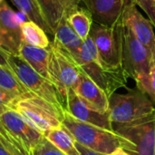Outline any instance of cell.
<instances>
[{"instance_id": "obj_14", "label": "cell", "mask_w": 155, "mask_h": 155, "mask_svg": "<svg viewBox=\"0 0 155 155\" xmlns=\"http://www.w3.org/2000/svg\"><path fill=\"white\" fill-rule=\"evenodd\" d=\"M21 23L17 14L5 0L0 3V30L10 47L11 54L19 55L20 45L24 41Z\"/></svg>"}, {"instance_id": "obj_30", "label": "cell", "mask_w": 155, "mask_h": 155, "mask_svg": "<svg viewBox=\"0 0 155 155\" xmlns=\"http://www.w3.org/2000/svg\"><path fill=\"white\" fill-rule=\"evenodd\" d=\"M75 144H76V147L79 150L81 155H104L102 154V153H96V152H94V151H92V150H90V149H88L86 147H84L83 145L77 143L76 142H75Z\"/></svg>"}, {"instance_id": "obj_8", "label": "cell", "mask_w": 155, "mask_h": 155, "mask_svg": "<svg viewBox=\"0 0 155 155\" xmlns=\"http://www.w3.org/2000/svg\"><path fill=\"white\" fill-rule=\"evenodd\" d=\"M113 126L118 134L134 144L130 154L155 155V110L134 122Z\"/></svg>"}, {"instance_id": "obj_15", "label": "cell", "mask_w": 155, "mask_h": 155, "mask_svg": "<svg viewBox=\"0 0 155 155\" xmlns=\"http://www.w3.org/2000/svg\"><path fill=\"white\" fill-rule=\"evenodd\" d=\"M74 90L88 105L94 110L100 113L108 112L109 97L82 70L80 71L78 83Z\"/></svg>"}, {"instance_id": "obj_9", "label": "cell", "mask_w": 155, "mask_h": 155, "mask_svg": "<svg viewBox=\"0 0 155 155\" xmlns=\"http://www.w3.org/2000/svg\"><path fill=\"white\" fill-rule=\"evenodd\" d=\"M80 69L92 79L108 97L112 96L116 90L127 85L128 78L123 67H112L106 64L100 54L92 60L79 64Z\"/></svg>"}, {"instance_id": "obj_12", "label": "cell", "mask_w": 155, "mask_h": 155, "mask_svg": "<svg viewBox=\"0 0 155 155\" xmlns=\"http://www.w3.org/2000/svg\"><path fill=\"white\" fill-rule=\"evenodd\" d=\"M0 121L5 128L22 143L30 155L45 137L43 134L28 124L14 110H8L0 115Z\"/></svg>"}, {"instance_id": "obj_22", "label": "cell", "mask_w": 155, "mask_h": 155, "mask_svg": "<svg viewBox=\"0 0 155 155\" xmlns=\"http://www.w3.org/2000/svg\"><path fill=\"white\" fill-rule=\"evenodd\" d=\"M66 18L70 25L83 40L88 37L94 22L87 9L79 8Z\"/></svg>"}, {"instance_id": "obj_29", "label": "cell", "mask_w": 155, "mask_h": 155, "mask_svg": "<svg viewBox=\"0 0 155 155\" xmlns=\"http://www.w3.org/2000/svg\"><path fill=\"white\" fill-rule=\"evenodd\" d=\"M64 12V16L68 17L71 14L78 10L80 7V3L82 0H59Z\"/></svg>"}, {"instance_id": "obj_34", "label": "cell", "mask_w": 155, "mask_h": 155, "mask_svg": "<svg viewBox=\"0 0 155 155\" xmlns=\"http://www.w3.org/2000/svg\"><path fill=\"white\" fill-rule=\"evenodd\" d=\"M0 155H12L7 150H5L4 147H3V145L0 143Z\"/></svg>"}, {"instance_id": "obj_1", "label": "cell", "mask_w": 155, "mask_h": 155, "mask_svg": "<svg viewBox=\"0 0 155 155\" xmlns=\"http://www.w3.org/2000/svg\"><path fill=\"white\" fill-rule=\"evenodd\" d=\"M62 125L70 133L74 141L94 152L109 155L117 148H124L128 153L134 144L118 134L115 131H109L90 124L78 121L64 112Z\"/></svg>"}, {"instance_id": "obj_23", "label": "cell", "mask_w": 155, "mask_h": 155, "mask_svg": "<svg viewBox=\"0 0 155 155\" xmlns=\"http://www.w3.org/2000/svg\"><path fill=\"white\" fill-rule=\"evenodd\" d=\"M0 88L10 92L18 97L32 94L27 90L10 68L0 65Z\"/></svg>"}, {"instance_id": "obj_18", "label": "cell", "mask_w": 155, "mask_h": 155, "mask_svg": "<svg viewBox=\"0 0 155 155\" xmlns=\"http://www.w3.org/2000/svg\"><path fill=\"white\" fill-rule=\"evenodd\" d=\"M44 136L65 155H81L74 139L63 125L45 133Z\"/></svg>"}, {"instance_id": "obj_28", "label": "cell", "mask_w": 155, "mask_h": 155, "mask_svg": "<svg viewBox=\"0 0 155 155\" xmlns=\"http://www.w3.org/2000/svg\"><path fill=\"white\" fill-rule=\"evenodd\" d=\"M145 94L150 97V99L154 102L155 101V64L153 61L152 62L150 75L148 79L147 87L145 89Z\"/></svg>"}, {"instance_id": "obj_33", "label": "cell", "mask_w": 155, "mask_h": 155, "mask_svg": "<svg viewBox=\"0 0 155 155\" xmlns=\"http://www.w3.org/2000/svg\"><path fill=\"white\" fill-rule=\"evenodd\" d=\"M109 155H131L127 151H125L124 148L120 147V148H117L115 151H114L112 153H110Z\"/></svg>"}, {"instance_id": "obj_36", "label": "cell", "mask_w": 155, "mask_h": 155, "mask_svg": "<svg viewBox=\"0 0 155 155\" xmlns=\"http://www.w3.org/2000/svg\"><path fill=\"white\" fill-rule=\"evenodd\" d=\"M3 1H4V0H0V3H2Z\"/></svg>"}, {"instance_id": "obj_35", "label": "cell", "mask_w": 155, "mask_h": 155, "mask_svg": "<svg viewBox=\"0 0 155 155\" xmlns=\"http://www.w3.org/2000/svg\"><path fill=\"white\" fill-rule=\"evenodd\" d=\"M153 63L155 64V54H154V55H153Z\"/></svg>"}, {"instance_id": "obj_11", "label": "cell", "mask_w": 155, "mask_h": 155, "mask_svg": "<svg viewBox=\"0 0 155 155\" xmlns=\"http://www.w3.org/2000/svg\"><path fill=\"white\" fill-rule=\"evenodd\" d=\"M65 112L83 123L90 124L109 131H114L108 113H100L92 108L74 89H70L67 92Z\"/></svg>"}, {"instance_id": "obj_20", "label": "cell", "mask_w": 155, "mask_h": 155, "mask_svg": "<svg viewBox=\"0 0 155 155\" xmlns=\"http://www.w3.org/2000/svg\"><path fill=\"white\" fill-rule=\"evenodd\" d=\"M23 40L30 45L39 48H48L50 41L46 33L35 23L26 20L21 23Z\"/></svg>"}, {"instance_id": "obj_21", "label": "cell", "mask_w": 155, "mask_h": 155, "mask_svg": "<svg viewBox=\"0 0 155 155\" xmlns=\"http://www.w3.org/2000/svg\"><path fill=\"white\" fill-rule=\"evenodd\" d=\"M11 1L16 6L19 12L25 16L27 20L35 23L45 33L54 35L53 30L45 21L35 0H11Z\"/></svg>"}, {"instance_id": "obj_24", "label": "cell", "mask_w": 155, "mask_h": 155, "mask_svg": "<svg viewBox=\"0 0 155 155\" xmlns=\"http://www.w3.org/2000/svg\"><path fill=\"white\" fill-rule=\"evenodd\" d=\"M0 143L12 155H30L22 143L0 121Z\"/></svg>"}, {"instance_id": "obj_19", "label": "cell", "mask_w": 155, "mask_h": 155, "mask_svg": "<svg viewBox=\"0 0 155 155\" xmlns=\"http://www.w3.org/2000/svg\"><path fill=\"white\" fill-rule=\"evenodd\" d=\"M45 21L51 27L54 32L60 23V21L65 17L64 9L59 0H35Z\"/></svg>"}, {"instance_id": "obj_10", "label": "cell", "mask_w": 155, "mask_h": 155, "mask_svg": "<svg viewBox=\"0 0 155 155\" xmlns=\"http://www.w3.org/2000/svg\"><path fill=\"white\" fill-rule=\"evenodd\" d=\"M90 13L93 22L98 25L113 27L124 23V12L133 0H82Z\"/></svg>"}, {"instance_id": "obj_26", "label": "cell", "mask_w": 155, "mask_h": 155, "mask_svg": "<svg viewBox=\"0 0 155 155\" xmlns=\"http://www.w3.org/2000/svg\"><path fill=\"white\" fill-rule=\"evenodd\" d=\"M18 98L20 97L0 88V115L5 114L8 110H12L15 102Z\"/></svg>"}, {"instance_id": "obj_16", "label": "cell", "mask_w": 155, "mask_h": 155, "mask_svg": "<svg viewBox=\"0 0 155 155\" xmlns=\"http://www.w3.org/2000/svg\"><path fill=\"white\" fill-rule=\"evenodd\" d=\"M50 50L48 48H39L22 42L19 49V56L24 59L34 70L43 77L49 80L48 62ZM50 81V80H49Z\"/></svg>"}, {"instance_id": "obj_27", "label": "cell", "mask_w": 155, "mask_h": 155, "mask_svg": "<svg viewBox=\"0 0 155 155\" xmlns=\"http://www.w3.org/2000/svg\"><path fill=\"white\" fill-rule=\"evenodd\" d=\"M134 5L141 7L148 15L149 20L155 27V0H133Z\"/></svg>"}, {"instance_id": "obj_5", "label": "cell", "mask_w": 155, "mask_h": 155, "mask_svg": "<svg viewBox=\"0 0 155 155\" xmlns=\"http://www.w3.org/2000/svg\"><path fill=\"white\" fill-rule=\"evenodd\" d=\"M153 56L147 48L125 25L123 52V67L127 75L136 83V87L145 93L151 71Z\"/></svg>"}, {"instance_id": "obj_13", "label": "cell", "mask_w": 155, "mask_h": 155, "mask_svg": "<svg viewBox=\"0 0 155 155\" xmlns=\"http://www.w3.org/2000/svg\"><path fill=\"white\" fill-rule=\"evenodd\" d=\"M124 24L129 27L135 37L147 48L151 55L155 54V35L153 25L149 19H146L136 8L134 4L128 6L124 12Z\"/></svg>"}, {"instance_id": "obj_17", "label": "cell", "mask_w": 155, "mask_h": 155, "mask_svg": "<svg viewBox=\"0 0 155 155\" xmlns=\"http://www.w3.org/2000/svg\"><path fill=\"white\" fill-rule=\"evenodd\" d=\"M54 41H55L65 51H67L74 59V61L79 54L84 42V40L70 25L66 17H64L58 24L54 31Z\"/></svg>"}, {"instance_id": "obj_25", "label": "cell", "mask_w": 155, "mask_h": 155, "mask_svg": "<svg viewBox=\"0 0 155 155\" xmlns=\"http://www.w3.org/2000/svg\"><path fill=\"white\" fill-rule=\"evenodd\" d=\"M31 155H65L55 147L45 137L43 138L41 143L33 150Z\"/></svg>"}, {"instance_id": "obj_7", "label": "cell", "mask_w": 155, "mask_h": 155, "mask_svg": "<svg viewBox=\"0 0 155 155\" xmlns=\"http://www.w3.org/2000/svg\"><path fill=\"white\" fill-rule=\"evenodd\" d=\"M125 25L108 27L93 23L89 35L97 47L102 60L112 67H123ZM124 68V67H123Z\"/></svg>"}, {"instance_id": "obj_31", "label": "cell", "mask_w": 155, "mask_h": 155, "mask_svg": "<svg viewBox=\"0 0 155 155\" xmlns=\"http://www.w3.org/2000/svg\"><path fill=\"white\" fill-rule=\"evenodd\" d=\"M7 54H8L0 47V65L9 68L8 62H7Z\"/></svg>"}, {"instance_id": "obj_2", "label": "cell", "mask_w": 155, "mask_h": 155, "mask_svg": "<svg viewBox=\"0 0 155 155\" xmlns=\"http://www.w3.org/2000/svg\"><path fill=\"white\" fill-rule=\"evenodd\" d=\"M12 110L15 111L28 124L41 134L60 128L64 113L45 99L30 94L18 98Z\"/></svg>"}, {"instance_id": "obj_32", "label": "cell", "mask_w": 155, "mask_h": 155, "mask_svg": "<svg viewBox=\"0 0 155 155\" xmlns=\"http://www.w3.org/2000/svg\"><path fill=\"white\" fill-rule=\"evenodd\" d=\"M0 47H1L4 51H5L7 54H11L10 47H9V45H8L6 40L5 39V37H4V35H3L1 30H0Z\"/></svg>"}, {"instance_id": "obj_4", "label": "cell", "mask_w": 155, "mask_h": 155, "mask_svg": "<svg viewBox=\"0 0 155 155\" xmlns=\"http://www.w3.org/2000/svg\"><path fill=\"white\" fill-rule=\"evenodd\" d=\"M49 50V80L58 91L66 110L67 92L70 89L75 88L81 70L72 55L55 41L50 43Z\"/></svg>"}, {"instance_id": "obj_6", "label": "cell", "mask_w": 155, "mask_h": 155, "mask_svg": "<svg viewBox=\"0 0 155 155\" xmlns=\"http://www.w3.org/2000/svg\"><path fill=\"white\" fill-rule=\"evenodd\" d=\"M7 62L9 68L27 90L49 102L61 112H65L63 99L49 80L39 74L19 55L8 54Z\"/></svg>"}, {"instance_id": "obj_3", "label": "cell", "mask_w": 155, "mask_h": 155, "mask_svg": "<svg viewBox=\"0 0 155 155\" xmlns=\"http://www.w3.org/2000/svg\"><path fill=\"white\" fill-rule=\"evenodd\" d=\"M155 110L153 102L139 88L109 97L108 114L113 124H121L143 118Z\"/></svg>"}]
</instances>
